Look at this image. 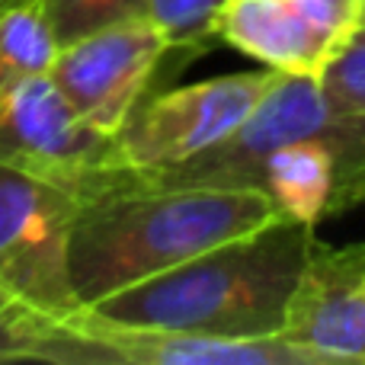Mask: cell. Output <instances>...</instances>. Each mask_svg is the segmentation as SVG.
Returning <instances> with one entry per match:
<instances>
[{"mask_svg": "<svg viewBox=\"0 0 365 365\" xmlns=\"http://www.w3.org/2000/svg\"><path fill=\"white\" fill-rule=\"evenodd\" d=\"M365 244H321L282 340L327 362H365Z\"/></svg>", "mask_w": 365, "mask_h": 365, "instance_id": "obj_10", "label": "cell"}, {"mask_svg": "<svg viewBox=\"0 0 365 365\" xmlns=\"http://www.w3.org/2000/svg\"><path fill=\"white\" fill-rule=\"evenodd\" d=\"M115 138L93 128L51 74L23 81L0 106V164L45 180L77 202L113 170Z\"/></svg>", "mask_w": 365, "mask_h": 365, "instance_id": "obj_6", "label": "cell"}, {"mask_svg": "<svg viewBox=\"0 0 365 365\" xmlns=\"http://www.w3.org/2000/svg\"><path fill=\"white\" fill-rule=\"evenodd\" d=\"M42 13L55 45L64 48L90 32L148 16V0H42Z\"/></svg>", "mask_w": 365, "mask_h": 365, "instance_id": "obj_13", "label": "cell"}, {"mask_svg": "<svg viewBox=\"0 0 365 365\" xmlns=\"http://www.w3.org/2000/svg\"><path fill=\"white\" fill-rule=\"evenodd\" d=\"M227 0H148V19L192 61L218 42V16Z\"/></svg>", "mask_w": 365, "mask_h": 365, "instance_id": "obj_12", "label": "cell"}, {"mask_svg": "<svg viewBox=\"0 0 365 365\" xmlns=\"http://www.w3.org/2000/svg\"><path fill=\"white\" fill-rule=\"evenodd\" d=\"M58 327H61L58 317L32 311L0 292V362H42Z\"/></svg>", "mask_w": 365, "mask_h": 365, "instance_id": "obj_14", "label": "cell"}, {"mask_svg": "<svg viewBox=\"0 0 365 365\" xmlns=\"http://www.w3.org/2000/svg\"><path fill=\"white\" fill-rule=\"evenodd\" d=\"M362 285H365V272H362Z\"/></svg>", "mask_w": 365, "mask_h": 365, "instance_id": "obj_18", "label": "cell"}, {"mask_svg": "<svg viewBox=\"0 0 365 365\" xmlns=\"http://www.w3.org/2000/svg\"><path fill=\"white\" fill-rule=\"evenodd\" d=\"M362 4H365V0H362ZM362 23H365V6H362Z\"/></svg>", "mask_w": 365, "mask_h": 365, "instance_id": "obj_17", "label": "cell"}, {"mask_svg": "<svg viewBox=\"0 0 365 365\" xmlns=\"http://www.w3.org/2000/svg\"><path fill=\"white\" fill-rule=\"evenodd\" d=\"M45 362L71 365H330L282 336H212L122 327L90 311L64 317Z\"/></svg>", "mask_w": 365, "mask_h": 365, "instance_id": "obj_7", "label": "cell"}, {"mask_svg": "<svg viewBox=\"0 0 365 365\" xmlns=\"http://www.w3.org/2000/svg\"><path fill=\"white\" fill-rule=\"evenodd\" d=\"M77 195L0 164V292L48 317L81 311L71 282Z\"/></svg>", "mask_w": 365, "mask_h": 365, "instance_id": "obj_5", "label": "cell"}, {"mask_svg": "<svg viewBox=\"0 0 365 365\" xmlns=\"http://www.w3.org/2000/svg\"><path fill=\"white\" fill-rule=\"evenodd\" d=\"M167 55V36L138 16L58 48L48 74L90 125L115 138L145 103Z\"/></svg>", "mask_w": 365, "mask_h": 365, "instance_id": "obj_8", "label": "cell"}, {"mask_svg": "<svg viewBox=\"0 0 365 365\" xmlns=\"http://www.w3.org/2000/svg\"><path fill=\"white\" fill-rule=\"evenodd\" d=\"M321 90L336 109L365 113V23L349 36L340 55L327 64Z\"/></svg>", "mask_w": 365, "mask_h": 365, "instance_id": "obj_15", "label": "cell"}, {"mask_svg": "<svg viewBox=\"0 0 365 365\" xmlns=\"http://www.w3.org/2000/svg\"><path fill=\"white\" fill-rule=\"evenodd\" d=\"M23 4H29V0H0V16L10 13V10H16V6H23Z\"/></svg>", "mask_w": 365, "mask_h": 365, "instance_id": "obj_16", "label": "cell"}, {"mask_svg": "<svg viewBox=\"0 0 365 365\" xmlns=\"http://www.w3.org/2000/svg\"><path fill=\"white\" fill-rule=\"evenodd\" d=\"M119 182L259 189L282 218L317 227L365 205V113L336 109L321 81L282 74L221 145L173 170L103 173L87 195Z\"/></svg>", "mask_w": 365, "mask_h": 365, "instance_id": "obj_1", "label": "cell"}, {"mask_svg": "<svg viewBox=\"0 0 365 365\" xmlns=\"http://www.w3.org/2000/svg\"><path fill=\"white\" fill-rule=\"evenodd\" d=\"M362 0H227L218 42L289 77L321 81L362 26Z\"/></svg>", "mask_w": 365, "mask_h": 365, "instance_id": "obj_9", "label": "cell"}, {"mask_svg": "<svg viewBox=\"0 0 365 365\" xmlns=\"http://www.w3.org/2000/svg\"><path fill=\"white\" fill-rule=\"evenodd\" d=\"M55 38L42 13V0L16 6L0 16V106L23 81L45 74L55 61Z\"/></svg>", "mask_w": 365, "mask_h": 365, "instance_id": "obj_11", "label": "cell"}, {"mask_svg": "<svg viewBox=\"0 0 365 365\" xmlns=\"http://www.w3.org/2000/svg\"><path fill=\"white\" fill-rule=\"evenodd\" d=\"M282 215L259 189L103 186L77 205L71 282L81 308L167 272Z\"/></svg>", "mask_w": 365, "mask_h": 365, "instance_id": "obj_3", "label": "cell"}, {"mask_svg": "<svg viewBox=\"0 0 365 365\" xmlns=\"http://www.w3.org/2000/svg\"><path fill=\"white\" fill-rule=\"evenodd\" d=\"M279 77L272 68L244 71L151 96L115 135L109 173H160L205 154L250 119Z\"/></svg>", "mask_w": 365, "mask_h": 365, "instance_id": "obj_4", "label": "cell"}, {"mask_svg": "<svg viewBox=\"0 0 365 365\" xmlns=\"http://www.w3.org/2000/svg\"><path fill=\"white\" fill-rule=\"evenodd\" d=\"M317 247L314 225L276 218L83 311L122 327L282 336Z\"/></svg>", "mask_w": 365, "mask_h": 365, "instance_id": "obj_2", "label": "cell"}]
</instances>
